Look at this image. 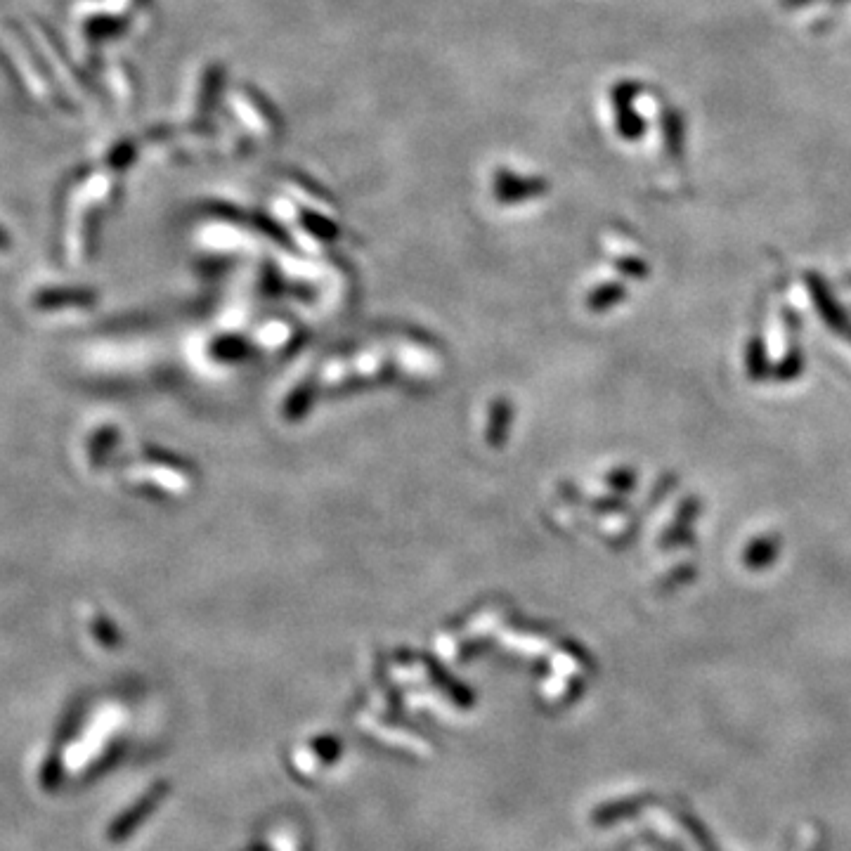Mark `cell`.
Returning a JSON list of instances; mask_svg holds the SVG:
<instances>
[{
    "label": "cell",
    "instance_id": "cell-1",
    "mask_svg": "<svg viewBox=\"0 0 851 851\" xmlns=\"http://www.w3.org/2000/svg\"><path fill=\"white\" fill-rule=\"evenodd\" d=\"M667 149L672 157H679L684 152V119L674 112L667 116Z\"/></svg>",
    "mask_w": 851,
    "mask_h": 851
},
{
    "label": "cell",
    "instance_id": "cell-3",
    "mask_svg": "<svg viewBox=\"0 0 851 851\" xmlns=\"http://www.w3.org/2000/svg\"><path fill=\"white\" fill-rule=\"evenodd\" d=\"M830 3H847V0H830Z\"/></svg>",
    "mask_w": 851,
    "mask_h": 851
},
{
    "label": "cell",
    "instance_id": "cell-2",
    "mask_svg": "<svg viewBox=\"0 0 851 851\" xmlns=\"http://www.w3.org/2000/svg\"><path fill=\"white\" fill-rule=\"evenodd\" d=\"M818 0H781L783 8L788 10H799V8H807V5H814Z\"/></svg>",
    "mask_w": 851,
    "mask_h": 851
}]
</instances>
